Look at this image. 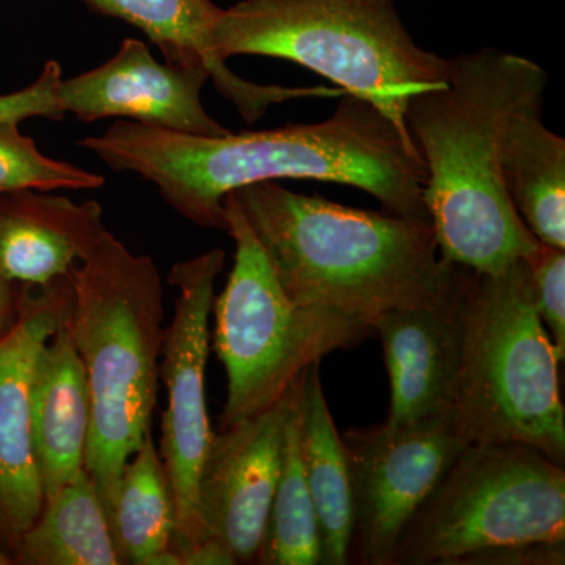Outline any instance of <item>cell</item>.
Instances as JSON below:
<instances>
[{
	"instance_id": "obj_1",
	"label": "cell",
	"mask_w": 565,
	"mask_h": 565,
	"mask_svg": "<svg viewBox=\"0 0 565 565\" xmlns=\"http://www.w3.org/2000/svg\"><path fill=\"white\" fill-rule=\"evenodd\" d=\"M79 147L114 172L152 182L174 211L202 228L226 232V195L277 180L352 185L390 214L430 222L424 204L426 167L414 139L349 93L329 120L315 125L202 137L128 120L81 140Z\"/></svg>"
},
{
	"instance_id": "obj_2",
	"label": "cell",
	"mask_w": 565,
	"mask_h": 565,
	"mask_svg": "<svg viewBox=\"0 0 565 565\" xmlns=\"http://www.w3.org/2000/svg\"><path fill=\"white\" fill-rule=\"evenodd\" d=\"M546 73L494 50L448 58L444 84L419 92L405 126L426 167L424 204L446 262L497 274L539 247L505 192L501 150L516 111L544 102Z\"/></svg>"
},
{
	"instance_id": "obj_3",
	"label": "cell",
	"mask_w": 565,
	"mask_h": 565,
	"mask_svg": "<svg viewBox=\"0 0 565 565\" xmlns=\"http://www.w3.org/2000/svg\"><path fill=\"white\" fill-rule=\"evenodd\" d=\"M232 195L294 302L371 323L385 311L438 302L459 278L430 222L353 210L277 182Z\"/></svg>"
},
{
	"instance_id": "obj_4",
	"label": "cell",
	"mask_w": 565,
	"mask_h": 565,
	"mask_svg": "<svg viewBox=\"0 0 565 565\" xmlns=\"http://www.w3.org/2000/svg\"><path fill=\"white\" fill-rule=\"evenodd\" d=\"M70 275L71 334L90 393L85 471L109 520L122 467L151 433L158 405L162 281L151 256L129 252L109 232Z\"/></svg>"
},
{
	"instance_id": "obj_5",
	"label": "cell",
	"mask_w": 565,
	"mask_h": 565,
	"mask_svg": "<svg viewBox=\"0 0 565 565\" xmlns=\"http://www.w3.org/2000/svg\"><path fill=\"white\" fill-rule=\"evenodd\" d=\"M211 46L222 62L262 55L315 71L408 136V103L448 71V58L412 39L393 0H243L221 10Z\"/></svg>"
},
{
	"instance_id": "obj_6",
	"label": "cell",
	"mask_w": 565,
	"mask_h": 565,
	"mask_svg": "<svg viewBox=\"0 0 565 565\" xmlns=\"http://www.w3.org/2000/svg\"><path fill=\"white\" fill-rule=\"evenodd\" d=\"M565 471L523 444L465 446L405 525L393 565L563 564Z\"/></svg>"
},
{
	"instance_id": "obj_7",
	"label": "cell",
	"mask_w": 565,
	"mask_h": 565,
	"mask_svg": "<svg viewBox=\"0 0 565 565\" xmlns=\"http://www.w3.org/2000/svg\"><path fill=\"white\" fill-rule=\"evenodd\" d=\"M463 349L455 401L468 445L523 444L565 462L559 359L539 318L526 259L462 274Z\"/></svg>"
},
{
	"instance_id": "obj_8",
	"label": "cell",
	"mask_w": 565,
	"mask_h": 565,
	"mask_svg": "<svg viewBox=\"0 0 565 565\" xmlns=\"http://www.w3.org/2000/svg\"><path fill=\"white\" fill-rule=\"evenodd\" d=\"M223 207L236 253L212 305V345L228 381L221 429L273 407L310 364L373 334L362 316L294 302L232 193Z\"/></svg>"
},
{
	"instance_id": "obj_9",
	"label": "cell",
	"mask_w": 565,
	"mask_h": 565,
	"mask_svg": "<svg viewBox=\"0 0 565 565\" xmlns=\"http://www.w3.org/2000/svg\"><path fill=\"white\" fill-rule=\"evenodd\" d=\"M225 252L203 253L174 264L169 282L177 289L172 322L163 332L159 379L167 388L161 459L172 487L177 525L170 548L180 555L202 541L199 479L214 433L206 404V363L215 281Z\"/></svg>"
},
{
	"instance_id": "obj_10",
	"label": "cell",
	"mask_w": 565,
	"mask_h": 565,
	"mask_svg": "<svg viewBox=\"0 0 565 565\" xmlns=\"http://www.w3.org/2000/svg\"><path fill=\"white\" fill-rule=\"evenodd\" d=\"M351 475L353 537L360 564L393 565L405 525L468 446L455 408L401 426L341 434Z\"/></svg>"
},
{
	"instance_id": "obj_11",
	"label": "cell",
	"mask_w": 565,
	"mask_h": 565,
	"mask_svg": "<svg viewBox=\"0 0 565 565\" xmlns=\"http://www.w3.org/2000/svg\"><path fill=\"white\" fill-rule=\"evenodd\" d=\"M71 300V275L22 285L17 322L0 338V544L14 552L44 504L32 437L33 371Z\"/></svg>"
},
{
	"instance_id": "obj_12",
	"label": "cell",
	"mask_w": 565,
	"mask_h": 565,
	"mask_svg": "<svg viewBox=\"0 0 565 565\" xmlns=\"http://www.w3.org/2000/svg\"><path fill=\"white\" fill-rule=\"evenodd\" d=\"M291 388V386H289ZM289 390L273 407L212 437L199 479L203 537L217 539L236 564H256L285 455Z\"/></svg>"
},
{
	"instance_id": "obj_13",
	"label": "cell",
	"mask_w": 565,
	"mask_h": 565,
	"mask_svg": "<svg viewBox=\"0 0 565 565\" xmlns=\"http://www.w3.org/2000/svg\"><path fill=\"white\" fill-rule=\"evenodd\" d=\"M207 79L204 66L158 62L143 41L126 39L104 65L62 79L58 103L81 121L126 118L189 136H225L230 129L204 110Z\"/></svg>"
},
{
	"instance_id": "obj_14",
	"label": "cell",
	"mask_w": 565,
	"mask_h": 565,
	"mask_svg": "<svg viewBox=\"0 0 565 565\" xmlns=\"http://www.w3.org/2000/svg\"><path fill=\"white\" fill-rule=\"evenodd\" d=\"M462 274L435 303L396 308L375 316L392 386L386 424L418 422L455 407L463 349Z\"/></svg>"
},
{
	"instance_id": "obj_15",
	"label": "cell",
	"mask_w": 565,
	"mask_h": 565,
	"mask_svg": "<svg viewBox=\"0 0 565 565\" xmlns=\"http://www.w3.org/2000/svg\"><path fill=\"white\" fill-rule=\"evenodd\" d=\"M106 233L98 202L39 191L0 195V273L11 282L47 285L70 275Z\"/></svg>"
},
{
	"instance_id": "obj_16",
	"label": "cell",
	"mask_w": 565,
	"mask_h": 565,
	"mask_svg": "<svg viewBox=\"0 0 565 565\" xmlns=\"http://www.w3.org/2000/svg\"><path fill=\"white\" fill-rule=\"evenodd\" d=\"M68 316L41 349L32 379V437L44 500L84 470L90 435V393Z\"/></svg>"
},
{
	"instance_id": "obj_17",
	"label": "cell",
	"mask_w": 565,
	"mask_h": 565,
	"mask_svg": "<svg viewBox=\"0 0 565 565\" xmlns=\"http://www.w3.org/2000/svg\"><path fill=\"white\" fill-rule=\"evenodd\" d=\"M107 14L132 24L180 66H204L225 98L247 121L258 120L273 104L297 98V88L264 87L241 79L218 61L211 46V33L221 7L211 0H84Z\"/></svg>"
},
{
	"instance_id": "obj_18",
	"label": "cell",
	"mask_w": 565,
	"mask_h": 565,
	"mask_svg": "<svg viewBox=\"0 0 565 565\" xmlns=\"http://www.w3.org/2000/svg\"><path fill=\"white\" fill-rule=\"evenodd\" d=\"M319 364L303 371L300 384V455L318 519L319 564L345 565L351 563L353 537L351 475L323 396Z\"/></svg>"
},
{
	"instance_id": "obj_19",
	"label": "cell",
	"mask_w": 565,
	"mask_h": 565,
	"mask_svg": "<svg viewBox=\"0 0 565 565\" xmlns=\"http://www.w3.org/2000/svg\"><path fill=\"white\" fill-rule=\"evenodd\" d=\"M501 174L535 239L565 250V140L542 122V102L527 104L509 121Z\"/></svg>"
},
{
	"instance_id": "obj_20",
	"label": "cell",
	"mask_w": 565,
	"mask_h": 565,
	"mask_svg": "<svg viewBox=\"0 0 565 565\" xmlns=\"http://www.w3.org/2000/svg\"><path fill=\"white\" fill-rule=\"evenodd\" d=\"M17 559L28 565H121L98 487L84 470L44 500L22 534Z\"/></svg>"
},
{
	"instance_id": "obj_21",
	"label": "cell",
	"mask_w": 565,
	"mask_h": 565,
	"mask_svg": "<svg viewBox=\"0 0 565 565\" xmlns=\"http://www.w3.org/2000/svg\"><path fill=\"white\" fill-rule=\"evenodd\" d=\"M109 525L121 564L148 565L172 545L177 525L172 487L151 433L122 467Z\"/></svg>"
},
{
	"instance_id": "obj_22",
	"label": "cell",
	"mask_w": 565,
	"mask_h": 565,
	"mask_svg": "<svg viewBox=\"0 0 565 565\" xmlns=\"http://www.w3.org/2000/svg\"><path fill=\"white\" fill-rule=\"evenodd\" d=\"M302 374L289 388L281 473L256 564H319L318 519L300 455L299 394Z\"/></svg>"
},
{
	"instance_id": "obj_23",
	"label": "cell",
	"mask_w": 565,
	"mask_h": 565,
	"mask_svg": "<svg viewBox=\"0 0 565 565\" xmlns=\"http://www.w3.org/2000/svg\"><path fill=\"white\" fill-rule=\"evenodd\" d=\"M104 185L102 174L47 158L18 125H0V195L22 191H85Z\"/></svg>"
},
{
	"instance_id": "obj_24",
	"label": "cell",
	"mask_w": 565,
	"mask_h": 565,
	"mask_svg": "<svg viewBox=\"0 0 565 565\" xmlns=\"http://www.w3.org/2000/svg\"><path fill=\"white\" fill-rule=\"evenodd\" d=\"M530 267L535 308L552 338L557 359H565V253L539 244L526 258Z\"/></svg>"
},
{
	"instance_id": "obj_25",
	"label": "cell",
	"mask_w": 565,
	"mask_h": 565,
	"mask_svg": "<svg viewBox=\"0 0 565 565\" xmlns=\"http://www.w3.org/2000/svg\"><path fill=\"white\" fill-rule=\"evenodd\" d=\"M62 79L61 65L51 61L44 65L32 85L20 92L0 95V125H18L29 118L62 120L65 117L58 103V85Z\"/></svg>"
},
{
	"instance_id": "obj_26",
	"label": "cell",
	"mask_w": 565,
	"mask_h": 565,
	"mask_svg": "<svg viewBox=\"0 0 565 565\" xmlns=\"http://www.w3.org/2000/svg\"><path fill=\"white\" fill-rule=\"evenodd\" d=\"M182 565H234L233 553L226 548L217 539L203 537L202 541L196 542L191 548L181 552Z\"/></svg>"
},
{
	"instance_id": "obj_27",
	"label": "cell",
	"mask_w": 565,
	"mask_h": 565,
	"mask_svg": "<svg viewBox=\"0 0 565 565\" xmlns=\"http://www.w3.org/2000/svg\"><path fill=\"white\" fill-rule=\"evenodd\" d=\"M11 285L13 282L0 273V338L9 332L18 318V302L14 303Z\"/></svg>"
},
{
	"instance_id": "obj_28",
	"label": "cell",
	"mask_w": 565,
	"mask_h": 565,
	"mask_svg": "<svg viewBox=\"0 0 565 565\" xmlns=\"http://www.w3.org/2000/svg\"><path fill=\"white\" fill-rule=\"evenodd\" d=\"M11 563H13V561H11V557L7 555V553L3 552L2 548H0V565H9Z\"/></svg>"
}]
</instances>
